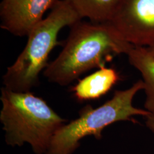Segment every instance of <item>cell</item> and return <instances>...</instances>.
Returning a JSON list of instances; mask_svg holds the SVG:
<instances>
[{
    "mask_svg": "<svg viewBox=\"0 0 154 154\" xmlns=\"http://www.w3.org/2000/svg\"><path fill=\"white\" fill-rule=\"evenodd\" d=\"M119 79L116 70L104 66L79 80L72 91L80 101L98 99L108 93Z\"/></svg>",
    "mask_w": 154,
    "mask_h": 154,
    "instance_id": "obj_7",
    "label": "cell"
},
{
    "mask_svg": "<svg viewBox=\"0 0 154 154\" xmlns=\"http://www.w3.org/2000/svg\"><path fill=\"white\" fill-rule=\"evenodd\" d=\"M131 65L140 72L146 95L145 110L154 116V57L147 48L133 46L128 54Z\"/></svg>",
    "mask_w": 154,
    "mask_h": 154,
    "instance_id": "obj_8",
    "label": "cell"
},
{
    "mask_svg": "<svg viewBox=\"0 0 154 154\" xmlns=\"http://www.w3.org/2000/svg\"><path fill=\"white\" fill-rule=\"evenodd\" d=\"M143 88L140 79L127 90L116 91L113 97L99 107L93 109L90 105L83 107L78 118L56 131L45 154H72L79 147L82 139L91 135L100 139L103 130L111 124L126 121L135 122L133 116L152 115L132 105L134 96Z\"/></svg>",
    "mask_w": 154,
    "mask_h": 154,
    "instance_id": "obj_4",
    "label": "cell"
},
{
    "mask_svg": "<svg viewBox=\"0 0 154 154\" xmlns=\"http://www.w3.org/2000/svg\"><path fill=\"white\" fill-rule=\"evenodd\" d=\"M0 121L8 145H30L35 154H45L56 131L66 122L46 102L30 92H14L3 87Z\"/></svg>",
    "mask_w": 154,
    "mask_h": 154,
    "instance_id": "obj_2",
    "label": "cell"
},
{
    "mask_svg": "<svg viewBox=\"0 0 154 154\" xmlns=\"http://www.w3.org/2000/svg\"><path fill=\"white\" fill-rule=\"evenodd\" d=\"M81 20L68 0H58L49 14L28 35L25 48L3 76L4 87L14 92H30L38 82L41 72L48 65L50 52L60 44V30Z\"/></svg>",
    "mask_w": 154,
    "mask_h": 154,
    "instance_id": "obj_3",
    "label": "cell"
},
{
    "mask_svg": "<svg viewBox=\"0 0 154 154\" xmlns=\"http://www.w3.org/2000/svg\"><path fill=\"white\" fill-rule=\"evenodd\" d=\"M109 23L132 46L154 48V0H121Z\"/></svg>",
    "mask_w": 154,
    "mask_h": 154,
    "instance_id": "obj_5",
    "label": "cell"
},
{
    "mask_svg": "<svg viewBox=\"0 0 154 154\" xmlns=\"http://www.w3.org/2000/svg\"><path fill=\"white\" fill-rule=\"evenodd\" d=\"M133 46L109 22L80 21L71 26L66 44L44 75L51 82L66 86L83 73L104 67L114 56L127 55Z\"/></svg>",
    "mask_w": 154,
    "mask_h": 154,
    "instance_id": "obj_1",
    "label": "cell"
},
{
    "mask_svg": "<svg viewBox=\"0 0 154 154\" xmlns=\"http://www.w3.org/2000/svg\"><path fill=\"white\" fill-rule=\"evenodd\" d=\"M146 119V126L149 128L150 130L154 132V116L150 115L145 117Z\"/></svg>",
    "mask_w": 154,
    "mask_h": 154,
    "instance_id": "obj_10",
    "label": "cell"
},
{
    "mask_svg": "<svg viewBox=\"0 0 154 154\" xmlns=\"http://www.w3.org/2000/svg\"><path fill=\"white\" fill-rule=\"evenodd\" d=\"M149 49L151 51V52L152 53V55H154V48H149Z\"/></svg>",
    "mask_w": 154,
    "mask_h": 154,
    "instance_id": "obj_11",
    "label": "cell"
},
{
    "mask_svg": "<svg viewBox=\"0 0 154 154\" xmlns=\"http://www.w3.org/2000/svg\"><path fill=\"white\" fill-rule=\"evenodd\" d=\"M82 19L88 18L93 23L109 22L121 0H68Z\"/></svg>",
    "mask_w": 154,
    "mask_h": 154,
    "instance_id": "obj_9",
    "label": "cell"
},
{
    "mask_svg": "<svg viewBox=\"0 0 154 154\" xmlns=\"http://www.w3.org/2000/svg\"><path fill=\"white\" fill-rule=\"evenodd\" d=\"M58 0H2L0 26L18 37L28 36L41 22L45 13Z\"/></svg>",
    "mask_w": 154,
    "mask_h": 154,
    "instance_id": "obj_6",
    "label": "cell"
}]
</instances>
